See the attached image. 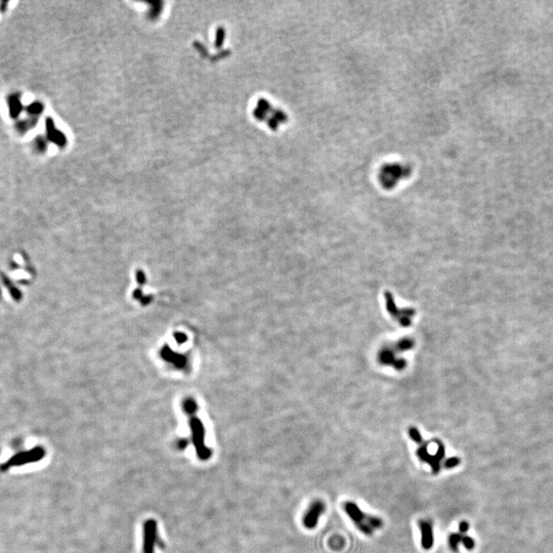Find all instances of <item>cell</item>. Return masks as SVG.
Returning a JSON list of instances; mask_svg holds the SVG:
<instances>
[{
    "label": "cell",
    "instance_id": "cell-8",
    "mask_svg": "<svg viewBox=\"0 0 553 553\" xmlns=\"http://www.w3.org/2000/svg\"><path fill=\"white\" fill-rule=\"evenodd\" d=\"M410 436H411V439H412L414 442H416L417 444H422L423 440H422V438H421V435H420L419 431H418L416 428L412 427V428L410 429Z\"/></svg>",
    "mask_w": 553,
    "mask_h": 553
},
{
    "label": "cell",
    "instance_id": "cell-5",
    "mask_svg": "<svg viewBox=\"0 0 553 553\" xmlns=\"http://www.w3.org/2000/svg\"><path fill=\"white\" fill-rule=\"evenodd\" d=\"M419 528L421 531V544L426 550L430 549L433 545V532L429 522L421 520L419 521Z\"/></svg>",
    "mask_w": 553,
    "mask_h": 553
},
{
    "label": "cell",
    "instance_id": "cell-7",
    "mask_svg": "<svg viewBox=\"0 0 553 553\" xmlns=\"http://www.w3.org/2000/svg\"><path fill=\"white\" fill-rule=\"evenodd\" d=\"M368 525L373 529H379L382 526V520L376 516H369L368 517Z\"/></svg>",
    "mask_w": 553,
    "mask_h": 553
},
{
    "label": "cell",
    "instance_id": "cell-3",
    "mask_svg": "<svg viewBox=\"0 0 553 553\" xmlns=\"http://www.w3.org/2000/svg\"><path fill=\"white\" fill-rule=\"evenodd\" d=\"M325 511V505L322 501H314L308 511L305 513L303 518V523L305 528L307 529H313L318 525V520L321 516V514Z\"/></svg>",
    "mask_w": 553,
    "mask_h": 553
},
{
    "label": "cell",
    "instance_id": "cell-1",
    "mask_svg": "<svg viewBox=\"0 0 553 553\" xmlns=\"http://www.w3.org/2000/svg\"><path fill=\"white\" fill-rule=\"evenodd\" d=\"M344 510L347 515L353 519L356 526L366 535H371L373 529L368 525V517L361 511V509L353 502H346L344 504Z\"/></svg>",
    "mask_w": 553,
    "mask_h": 553
},
{
    "label": "cell",
    "instance_id": "cell-10",
    "mask_svg": "<svg viewBox=\"0 0 553 553\" xmlns=\"http://www.w3.org/2000/svg\"><path fill=\"white\" fill-rule=\"evenodd\" d=\"M462 543L464 544V546L466 547V549L468 550H472L475 548V541L472 538L470 537H467V536H464L462 538Z\"/></svg>",
    "mask_w": 553,
    "mask_h": 553
},
{
    "label": "cell",
    "instance_id": "cell-6",
    "mask_svg": "<svg viewBox=\"0 0 553 553\" xmlns=\"http://www.w3.org/2000/svg\"><path fill=\"white\" fill-rule=\"evenodd\" d=\"M462 536L460 534H452L449 538V544H450V547L451 549L454 551V552H457L458 551V544L460 542H462Z\"/></svg>",
    "mask_w": 553,
    "mask_h": 553
},
{
    "label": "cell",
    "instance_id": "cell-11",
    "mask_svg": "<svg viewBox=\"0 0 553 553\" xmlns=\"http://www.w3.org/2000/svg\"><path fill=\"white\" fill-rule=\"evenodd\" d=\"M468 528H469L468 522H466V521H461L460 522V525H459L460 533H466L468 531Z\"/></svg>",
    "mask_w": 553,
    "mask_h": 553
},
{
    "label": "cell",
    "instance_id": "cell-9",
    "mask_svg": "<svg viewBox=\"0 0 553 553\" xmlns=\"http://www.w3.org/2000/svg\"><path fill=\"white\" fill-rule=\"evenodd\" d=\"M460 464V459L458 457H452V458H449L446 462H445V467L446 468H453V467H456L457 465Z\"/></svg>",
    "mask_w": 553,
    "mask_h": 553
},
{
    "label": "cell",
    "instance_id": "cell-4",
    "mask_svg": "<svg viewBox=\"0 0 553 553\" xmlns=\"http://www.w3.org/2000/svg\"><path fill=\"white\" fill-rule=\"evenodd\" d=\"M157 526L153 520L148 521L144 526V553H153L154 547L158 543Z\"/></svg>",
    "mask_w": 553,
    "mask_h": 553
},
{
    "label": "cell",
    "instance_id": "cell-2",
    "mask_svg": "<svg viewBox=\"0 0 553 553\" xmlns=\"http://www.w3.org/2000/svg\"><path fill=\"white\" fill-rule=\"evenodd\" d=\"M417 455L421 461H424L430 465L433 473H438L441 469V461L445 457V447L441 442H438V451H436V454L430 455L427 452L426 447L423 446L417 450Z\"/></svg>",
    "mask_w": 553,
    "mask_h": 553
}]
</instances>
